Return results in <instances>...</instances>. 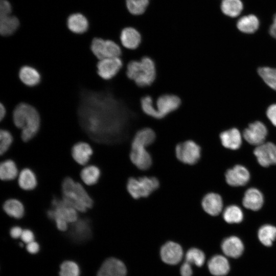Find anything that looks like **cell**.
<instances>
[{
    "mask_svg": "<svg viewBox=\"0 0 276 276\" xmlns=\"http://www.w3.org/2000/svg\"><path fill=\"white\" fill-rule=\"evenodd\" d=\"M14 125L21 129V138L24 142L32 140L38 132L41 123L39 112L32 105L21 102L14 108L11 114Z\"/></svg>",
    "mask_w": 276,
    "mask_h": 276,
    "instance_id": "1",
    "label": "cell"
},
{
    "mask_svg": "<svg viewBox=\"0 0 276 276\" xmlns=\"http://www.w3.org/2000/svg\"><path fill=\"white\" fill-rule=\"evenodd\" d=\"M127 78L138 87L150 86L156 78L157 70L154 60L145 56L138 60H132L124 65Z\"/></svg>",
    "mask_w": 276,
    "mask_h": 276,
    "instance_id": "2",
    "label": "cell"
},
{
    "mask_svg": "<svg viewBox=\"0 0 276 276\" xmlns=\"http://www.w3.org/2000/svg\"><path fill=\"white\" fill-rule=\"evenodd\" d=\"M61 190L63 200L78 212L84 213L93 206L94 201L84 187L71 177L64 179Z\"/></svg>",
    "mask_w": 276,
    "mask_h": 276,
    "instance_id": "3",
    "label": "cell"
},
{
    "mask_svg": "<svg viewBox=\"0 0 276 276\" xmlns=\"http://www.w3.org/2000/svg\"><path fill=\"white\" fill-rule=\"evenodd\" d=\"M159 186L160 182L157 177L148 175L130 177L126 183L127 192L134 199L149 197Z\"/></svg>",
    "mask_w": 276,
    "mask_h": 276,
    "instance_id": "4",
    "label": "cell"
},
{
    "mask_svg": "<svg viewBox=\"0 0 276 276\" xmlns=\"http://www.w3.org/2000/svg\"><path fill=\"white\" fill-rule=\"evenodd\" d=\"M90 49L99 60L106 58L121 57L123 48L115 41L101 37H95L90 42Z\"/></svg>",
    "mask_w": 276,
    "mask_h": 276,
    "instance_id": "5",
    "label": "cell"
},
{
    "mask_svg": "<svg viewBox=\"0 0 276 276\" xmlns=\"http://www.w3.org/2000/svg\"><path fill=\"white\" fill-rule=\"evenodd\" d=\"M177 159L183 164L193 166L197 164L202 156V148L195 141L188 140L178 143L175 148Z\"/></svg>",
    "mask_w": 276,
    "mask_h": 276,
    "instance_id": "6",
    "label": "cell"
},
{
    "mask_svg": "<svg viewBox=\"0 0 276 276\" xmlns=\"http://www.w3.org/2000/svg\"><path fill=\"white\" fill-rule=\"evenodd\" d=\"M52 209L47 212L48 217L54 220L61 218L68 223H74L78 220V212L66 204L63 199L54 198L51 201Z\"/></svg>",
    "mask_w": 276,
    "mask_h": 276,
    "instance_id": "7",
    "label": "cell"
},
{
    "mask_svg": "<svg viewBox=\"0 0 276 276\" xmlns=\"http://www.w3.org/2000/svg\"><path fill=\"white\" fill-rule=\"evenodd\" d=\"M123 67L124 62L121 57L104 58L97 63V73L103 80L109 81L116 77Z\"/></svg>",
    "mask_w": 276,
    "mask_h": 276,
    "instance_id": "8",
    "label": "cell"
},
{
    "mask_svg": "<svg viewBox=\"0 0 276 276\" xmlns=\"http://www.w3.org/2000/svg\"><path fill=\"white\" fill-rule=\"evenodd\" d=\"M129 157L132 164L140 171H147L152 165L151 154L144 146L131 144Z\"/></svg>",
    "mask_w": 276,
    "mask_h": 276,
    "instance_id": "9",
    "label": "cell"
},
{
    "mask_svg": "<svg viewBox=\"0 0 276 276\" xmlns=\"http://www.w3.org/2000/svg\"><path fill=\"white\" fill-rule=\"evenodd\" d=\"M181 104V100L178 96L169 93L162 94L155 100V104L160 119L176 111Z\"/></svg>",
    "mask_w": 276,
    "mask_h": 276,
    "instance_id": "10",
    "label": "cell"
},
{
    "mask_svg": "<svg viewBox=\"0 0 276 276\" xmlns=\"http://www.w3.org/2000/svg\"><path fill=\"white\" fill-rule=\"evenodd\" d=\"M267 134L266 126L260 121L250 124L243 132L244 139L249 144L257 146L265 142Z\"/></svg>",
    "mask_w": 276,
    "mask_h": 276,
    "instance_id": "11",
    "label": "cell"
},
{
    "mask_svg": "<svg viewBox=\"0 0 276 276\" xmlns=\"http://www.w3.org/2000/svg\"><path fill=\"white\" fill-rule=\"evenodd\" d=\"M223 255L228 259H238L243 254L244 244L242 240L236 235H231L223 239L221 243Z\"/></svg>",
    "mask_w": 276,
    "mask_h": 276,
    "instance_id": "12",
    "label": "cell"
},
{
    "mask_svg": "<svg viewBox=\"0 0 276 276\" xmlns=\"http://www.w3.org/2000/svg\"><path fill=\"white\" fill-rule=\"evenodd\" d=\"M254 153L261 166L267 167L276 164V145L273 143L264 142L257 146Z\"/></svg>",
    "mask_w": 276,
    "mask_h": 276,
    "instance_id": "13",
    "label": "cell"
},
{
    "mask_svg": "<svg viewBox=\"0 0 276 276\" xmlns=\"http://www.w3.org/2000/svg\"><path fill=\"white\" fill-rule=\"evenodd\" d=\"M142 42V36L135 28L127 27L123 28L119 35V43L122 48L134 51L139 48Z\"/></svg>",
    "mask_w": 276,
    "mask_h": 276,
    "instance_id": "14",
    "label": "cell"
},
{
    "mask_svg": "<svg viewBox=\"0 0 276 276\" xmlns=\"http://www.w3.org/2000/svg\"><path fill=\"white\" fill-rule=\"evenodd\" d=\"M209 272L213 276H225L231 269L229 259L223 254H216L206 260Z\"/></svg>",
    "mask_w": 276,
    "mask_h": 276,
    "instance_id": "15",
    "label": "cell"
},
{
    "mask_svg": "<svg viewBox=\"0 0 276 276\" xmlns=\"http://www.w3.org/2000/svg\"><path fill=\"white\" fill-rule=\"evenodd\" d=\"M201 206L203 211L212 217L218 216L223 209V201L220 195L214 192H208L202 198Z\"/></svg>",
    "mask_w": 276,
    "mask_h": 276,
    "instance_id": "16",
    "label": "cell"
},
{
    "mask_svg": "<svg viewBox=\"0 0 276 276\" xmlns=\"http://www.w3.org/2000/svg\"><path fill=\"white\" fill-rule=\"evenodd\" d=\"M162 261L170 265L177 264L182 259L183 250L178 243L168 241L163 245L160 251Z\"/></svg>",
    "mask_w": 276,
    "mask_h": 276,
    "instance_id": "17",
    "label": "cell"
},
{
    "mask_svg": "<svg viewBox=\"0 0 276 276\" xmlns=\"http://www.w3.org/2000/svg\"><path fill=\"white\" fill-rule=\"evenodd\" d=\"M126 267L121 260L109 258L100 267L97 276H126Z\"/></svg>",
    "mask_w": 276,
    "mask_h": 276,
    "instance_id": "18",
    "label": "cell"
},
{
    "mask_svg": "<svg viewBox=\"0 0 276 276\" xmlns=\"http://www.w3.org/2000/svg\"><path fill=\"white\" fill-rule=\"evenodd\" d=\"M250 179L248 170L242 165H237L228 169L225 173L226 182L233 187L242 186L246 184Z\"/></svg>",
    "mask_w": 276,
    "mask_h": 276,
    "instance_id": "19",
    "label": "cell"
},
{
    "mask_svg": "<svg viewBox=\"0 0 276 276\" xmlns=\"http://www.w3.org/2000/svg\"><path fill=\"white\" fill-rule=\"evenodd\" d=\"M18 76L20 82L29 87L38 85L42 79L39 71L35 67L29 65H24L20 67Z\"/></svg>",
    "mask_w": 276,
    "mask_h": 276,
    "instance_id": "20",
    "label": "cell"
},
{
    "mask_svg": "<svg viewBox=\"0 0 276 276\" xmlns=\"http://www.w3.org/2000/svg\"><path fill=\"white\" fill-rule=\"evenodd\" d=\"M93 154L91 146L85 142H79L74 145L71 154L74 160L81 166L87 165Z\"/></svg>",
    "mask_w": 276,
    "mask_h": 276,
    "instance_id": "21",
    "label": "cell"
},
{
    "mask_svg": "<svg viewBox=\"0 0 276 276\" xmlns=\"http://www.w3.org/2000/svg\"><path fill=\"white\" fill-rule=\"evenodd\" d=\"M263 203V194L259 190L252 188L245 192L242 203L246 209L257 211L262 208Z\"/></svg>",
    "mask_w": 276,
    "mask_h": 276,
    "instance_id": "22",
    "label": "cell"
},
{
    "mask_svg": "<svg viewBox=\"0 0 276 276\" xmlns=\"http://www.w3.org/2000/svg\"><path fill=\"white\" fill-rule=\"evenodd\" d=\"M219 137L222 146L229 149H238L242 144L241 133L235 128L222 132Z\"/></svg>",
    "mask_w": 276,
    "mask_h": 276,
    "instance_id": "23",
    "label": "cell"
},
{
    "mask_svg": "<svg viewBox=\"0 0 276 276\" xmlns=\"http://www.w3.org/2000/svg\"><path fill=\"white\" fill-rule=\"evenodd\" d=\"M156 137L153 129L150 127H144L136 131L131 144L143 145L148 148L154 143Z\"/></svg>",
    "mask_w": 276,
    "mask_h": 276,
    "instance_id": "24",
    "label": "cell"
},
{
    "mask_svg": "<svg viewBox=\"0 0 276 276\" xmlns=\"http://www.w3.org/2000/svg\"><path fill=\"white\" fill-rule=\"evenodd\" d=\"M17 181L19 187L25 191L33 190L37 185V179L35 173L27 168L19 172Z\"/></svg>",
    "mask_w": 276,
    "mask_h": 276,
    "instance_id": "25",
    "label": "cell"
},
{
    "mask_svg": "<svg viewBox=\"0 0 276 276\" xmlns=\"http://www.w3.org/2000/svg\"><path fill=\"white\" fill-rule=\"evenodd\" d=\"M257 236L261 243L266 247H271L276 240V226L266 223L258 230Z\"/></svg>",
    "mask_w": 276,
    "mask_h": 276,
    "instance_id": "26",
    "label": "cell"
},
{
    "mask_svg": "<svg viewBox=\"0 0 276 276\" xmlns=\"http://www.w3.org/2000/svg\"><path fill=\"white\" fill-rule=\"evenodd\" d=\"M68 29L73 33L81 34L85 33L88 28L86 18L81 14L76 13L70 15L67 20Z\"/></svg>",
    "mask_w": 276,
    "mask_h": 276,
    "instance_id": "27",
    "label": "cell"
},
{
    "mask_svg": "<svg viewBox=\"0 0 276 276\" xmlns=\"http://www.w3.org/2000/svg\"><path fill=\"white\" fill-rule=\"evenodd\" d=\"M101 175L100 169L94 165L84 166L80 172V178L87 186L95 185L99 181Z\"/></svg>",
    "mask_w": 276,
    "mask_h": 276,
    "instance_id": "28",
    "label": "cell"
},
{
    "mask_svg": "<svg viewBox=\"0 0 276 276\" xmlns=\"http://www.w3.org/2000/svg\"><path fill=\"white\" fill-rule=\"evenodd\" d=\"M3 208L8 216L15 219H20L25 215V209L23 203L16 198H10L6 200Z\"/></svg>",
    "mask_w": 276,
    "mask_h": 276,
    "instance_id": "29",
    "label": "cell"
},
{
    "mask_svg": "<svg viewBox=\"0 0 276 276\" xmlns=\"http://www.w3.org/2000/svg\"><path fill=\"white\" fill-rule=\"evenodd\" d=\"M19 25L18 18L10 15L0 17V34L3 37L12 35L17 30Z\"/></svg>",
    "mask_w": 276,
    "mask_h": 276,
    "instance_id": "30",
    "label": "cell"
},
{
    "mask_svg": "<svg viewBox=\"0 0 276 276\" xmlns=\"http://www.w3.org/2000/svg\"><path fill=\"white\" fill-rule=\"evenodd\" d=\"M19 172L17 165L12 159H6L0 165V178L3 181H11L17 178Z\"/></svg>",
    "mask_w": 276,
    "mask_h": 276,
    "instance_id": "31",
    "label": "cell"
},
{
    "mask_svg": "<svg viewBox=\"0 0 276 276\" xmlns=\"http://www.w3.org/2000/svg\"><path fill=\"white\" fill-rule=\"evenodd\" d=\"M222 219L227 224H238L243 222L244 215L238 206L231 205L226 207L223 211Z\"/></svg>",
    "mask_w": 276,
    "mask_h": 276,
    "instance_id": "32",
    "label": "cell"
},
{
    "mask_svg": "<svg viewBox=\"0 0 276 276\" xmlns=\"http://www.w3.org/2000/svg\"><path fill=\"white\" fill-rule=\"evenodd\" d=\"M259 26L258 18L254 15H248L240 18L237 21V27L242 32L250 34L255 32Z\"/></svg>",
    "mask_w": 276,
    "mask_h": 276,
    "instance_id": "33",
    "label": "cell"
},
{
    "mask_svg": "<svg viewBox=\"0 0 276 276\" xmlns=\"http://www.w3.org/2000/svg\"><path fill=\"white\" fill-rule=\"evenodd\" d=\"M186 261L198 267L204 266L206 262V256L204 251L198 248L193 247L186 254Z\"/></svg>",
    "mask_w": 276,
    "mask_h": 276,
    "instance_id": "34",
    "label": "cell"
},
{
    "mask_svg": "<svg viewBox=\"0 0 276 276\" xmlns=\"http://www.w3.org/2000/svg\"><path fill=\"white\" fill-rule=\"evenodd\" d=\"M141 108L147 116L155 119H160L156 109L154 99L149 95L143 96L140 100Z\"/></svg>",
    "mask_w": 276,
    "mask_h": 276,
    "instance_id": "35",
    "label": "cell"
},
{
    "mask_svg": "<svg viewBox=\"0 0 276 276\" xmlns=\"http://www.w3.org/2000/svg\"><path fill=\"white\" fill-rule=\"evenodd\" d=\"M221 9L225 15L235 17L242 12L243 4L240 0H222Z\"/></svg>",
    "mask_w": 276,
    "mask_h": 276,
    "instance_id": "36",
    "label": "cell"
},
{
    "mask_svg": "<svg viewBox=\"0 0 276 276\" xmlns=\"http://www.w3.org/2000/svg\"><path fill=\"white\" fill-rule=\"evenodd\" d=\"M258 72L263 81L270 88L276 91V68L262 67L258 69Z\"/></svg>",
    "mask_w": 276,
    "mask_h": 276,
    "instance_id": "37",
    "label": "cell"
},
{
    "mask_svg": "<svg viewBox=\"0 0 276 276\" xmlns=\"http://www.w3.org/2000/svg\"><path fill=\"white\" fill-rule=\"evenodd\" d=\"M73 228V234L79 240L86 239L90 235V228L87 222L84 220H77L74 222Z\"/></svg>",
    "mask_w": 276,
    "mask_h": 276,
    "instance_id": "38",
    "label": "cell"
},
{
    "mask_svg": "<svg viewBox=\"0 0 276 276\" xmlns=\"http://www.w3.org/2000/svg\"><path fill=\"white\" fill-rule=\"evenodd\" d=\"M149 0H126V6L133 15H141L146 10Z\"/></svg>",
    "mask_w": 276,
    "mask_h": 276,
    "instance_id": "39",
    "label": "cell"
},
{
    "mask_svg": "<svg viewBox=\"0 0 276 276\" xmlns=\"http://www.w3.org/2000/svg\"><path fill=\"white\" fill-rule=\"evenodd\" d=\"M13 142V137L7 129H1L0 131V153L4 154L8 151Z\"/></svg>",
    "mask_w": 276,
    "mask_h": 276,
    "instance_id": "40",
    "label": "cell"
},
{
    "mask_svg": "<svg viewBox=\"0 0 276 276\" xmlns=\"http://www.w3.org/2000/svg\"><path fill=\"white\" fill-rule=\"evenodd\" d=\"M59 276H79V268L73 261H66L60 266Z\"/></svg>",
    "mask_w": 276,
    "mask_h": 276,
    "instance_id": "41",
    "label": "cell"
},
{
    "mask_svg": "<svg viewBox=\"0 0 276 276\" xmlns=\"http://www.w3.org/2000/svg\"><path fill=\"white\" fill-rule=\"evenodd\" d=\"M11 6L9 2L6 0H1L0 3V17L10 15Z\"/></svg>",
    "mask_w": 276,
    "mask_h": 276,
    "instance_id": "42",
    "label": "cell"
},
{
    "mask_svg": "<svg viewBox=\"0 0 276 276\" xmlns=\"http://www.w3.org/2000/svg\"><path fill=\"white\" fill-rule=\"evenodd\" d=\"M266 116L272 125L276 126V104H271L268 107Z\"/></svg>",
    "mask_w": 276,
    "mask_h": 276,
    "instance_id": "43",
    "label": "cell"
},
{
    "mask_svg": "<svg viewBox=\"0 0 276 276\" xmlns=\"http://www.w3.org/2000/svg\"><path fill=\"white\" fill-rule=\"evenodd\" d=\"M20 238L24 242L28 244L34 241V236L31 230L26 229L23 230Z\"/></svg>",
    "mask_w": 276,
    "mask_h": 276,
    "instance_id": "44",
    "label": "cell"
},
{
    "mask_svg": "<svg viewBox=\"0 0 276 276\" xmlns=\"http://www.w3.org/2000/svg\"><path fill=\"white\" fill-rule=\"evenodd\" d=\"M180 272L181 276H192L193 269L191 267V264L186 261L181 266Z\"/></svg>",
    "mask_w": 276,
    "mask_h": 276,
    "instance_id": "45",
    "label": "cell"
},
{
    "mask_svg": "<svg viewBox=\"0 0 276 276\" xmlns=\"http://www.w3.org/2000/svg\"><path fill=\"white\" fill-rule=\"evenodd\" d=\"M57 228L60 231H66L68 228V224L65 220L61 218H56L54 220Z\"/></svg>",
    "mask_w": 276,
    "mask_h": 276,
    "instance_id": "46",
    "label": "cell"
},
{
    "mask_svg": "<svg viewBox=\"0 0 276 276\" xmlns=\"http://www.w3.org/2000/svg\"><path fill=\"white\" fill-rule=\"evenodd\" d=\"M22 231L20 227L15 226L11 228L10 234L13 238L17 239L21 237Z\"/></svg>",
    "mask_w": 276,
    "mask_h": 276,
    "instance_id": "47",
    "label": "cell"
},
{
    "mask_svg": "<svg viewBox=\"0 0 276 276\" xmlns=\"http://www.w3.org/2000/svg\"><path fill=\"white\" fill-rule=\"evenodd\" d=\"M39 245L35 241H32L27 245V249L28 251L31 254H36L39 250Z\"/></svg>",
    "mask_w": 276,
    "mask_h": 276,
    "instance_id": "48",
    "label": "cell"
},
{
    "mask_svg": "<svg viewBox=\"0 0 276 276\" xmlns=\"http://www.w3.org/2000/svg\"><path fill=\"white\" fill-rule=\"evenodd\" d=\"M271 36L276 39V14L274 16L273 22L269 29Z\"/></svg>",
    "mask_w": 276,
    "mask_h": 276,
    "instance_id": "49",
    "label": "cell"
},
{
    "mask_svg": "<svg viewBox=\"0 0 276 276\" xmlns=\"http://www.w3.org/2000/svg\"><path fill=\"white\" fill-rule=\"evenodd\" d=\"M7 115V110L6 106L2 103H0V121H3Z\"/></svg>",
    "mask_w": 276,
    "mask_h": 276,
    "instance_id": "50",
    "label": "cell"
}]
</instances>
